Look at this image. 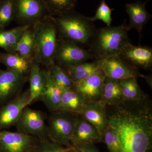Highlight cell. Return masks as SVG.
<instances>
[{
  "label": "cell",
  "mask_w": 152,
  "mask_h": 152,
  "mask_svg": "<svg viewBox=\"0 0 152 152\" xmlns=\"http://www.w3.org/2000/svg\"><path fill=\"white\" fill-rule=\"evenodd\" d=\"M109 126L121 144L120 152H151L152 110L147 98L138 101L123 100L106 107Z\"/></svg>",
  "instance_id": "1"
},
{
  "label": "cell",
  "mask_w": 152,
  "mask_h": 152,
  "mask_svg": "<svg viewBox=\"0 0 152 152\" xmlns=\"http://www.w3.org/2000/svg\"><path fill=\"white\" fill-rule=\"evenodd\" d=\"M53 17L59 38L88 50L97 29L90 18L75 10Z\"/></svg>",
  "instance_id": "2"
},
{
  "label": "cell",
  "mask_w": 152,
  "mask_h": 152,
  "mask_svg": "<svg viewBox=\"0 0 152 152\" xmlns=\"http://www.w3.org/2000/svg\"><path fill=\"white\" fill-rule=\"evenodd\" d=\"M130 30L126 22L118 26L97 29L88 48L94 61L118 56L126 44L130 42L128 36Z\"/></svg>",
  "instance_id": "3"
},
{
  "label": "cell",
  "mask_w": 152,
  "mask_h": 152,
  "mask_svg": "<svg viewBox=\"0 0 152 152\" xmlns=\"http://www.w3.org/2000/svg\"><path fill=\"white\" fill-rule=\"evenodd\" d=\"M35 48L34 58L47 67L55 64L59 36L54 21L48 15L31 26Z\"/></svg>",
  "instance_id": "4"
},
{
  "label": "cell",
  "mask_w": 152,
  "mask_h": 152,
  "mask_svg": "<svg viewBox=\"0 0 152 152\" xmlns=\"http://www.w3.org/2000/svg\"><path fill=\"white\" fill-rule=\"evenodd\" d=\"M48 118V138L66 148H72L71 140L78 114L68 111L51 112Z\"/></svg>",
  "instance_id": "5"
},
{
  "label": "cell",
  "mask_w": 152,
  "mask_h": 152,
  "mask_svg": "<svg viewBox=\"0 0 152 152\" xmlns=\"http://www.w3.org/2000/svg\"><path fill=\"white\" fill-rule=\"evenodd\" d=\"M46 118L44 112L27 106L16 124L17 132L35 137L39 140L48 138Z\"/></svg>",
  "instance_id": "6"
},
{
  "label": "cell",
  "mask_w": 152,
  "mask_h": 152,
  "mask_svg": "<svg viewBox=\"0 0 152 152\" xmlns=\"http://www.w3.org/2000/svg\"><path fill=\"white\" fill-rule=\"evenodd\" d=\"M13 20L20 26H32L50 15L43 0H12Z\"/></svg>",
  "instance_id": "7"
},
{
  "label": "cell",
  "mask_w": 152,
  "mask_h": 152,
  "mask_svg": "<svg viewBox=\"0 0 152 152\" xmlns=\"http://www.w3.org/2000/svg\"><path fill=\"white\" fill-rule=\"evenodd\" d=\"M94 61L92 55L88 49L82 48L73 42L59 38L55 57V63L66 68L88 62Z\"/></svg>",
  "instance_id": "8"
},
{
  "label": "cell",
  "mask_w": 152,
  "mask_h": 152,
  "mask_svg": "<svg viewBox=\"0 0 152 152\" xmlns=\"http://www.w3.org/2000/svg\"><path fill=\"white\" fill-rule=\"evenodd\" d=\"M106 77L121 80L130 78L144 77L138 69L125 61L118 56H114L95 61Z\"/></svg>",
  "instance_id": "9"
},
{
  "label": "cell",
  "mask_w": 152,
  "mask_h": 152,
  "mask_svg": "<svg viewBox=\"0 0 152 152\" xmlns=\"http://www.w3.org/2000/svg\"><path fill=\"white\" fill-rule=\"evenodd\" d=\"M28 80L16 72L0 69V107L20 94Z\"/></svg>",
  "instance_id": "10"
},
{
  "label": "cell",
  "mask_w": 152,
  "mask_h": 152,
  "mask_svg": "<svg viewBox=\"0 0 152 152\" xmlns=\"http://www.w3.org/2000/svg\"><path fill=\"white\" fill-rule=\"evenodd\" d=\"M39 140L18 132L0 131V152H31Z\"/></svg>",
  "instance_id": "11"
},
{
  "label": "cell",
  "mask_w": 152,
  "mask_h": 152,
  "mask_svg": "<svg viewBox=\"0 0 152 152\" xmlns=\"http://www.w3.org/2000/svg\"><path fill=\"white\" fill-rule=\"evenodd\" d=\"M28 89L0 107V131L15 126L23 109L29 105Z\"/></svg>",
  "instance_id": "12"
},
{
  "label": "cell",
  "mask_w": 152,
  "mask_h": 152,
  "mask_svg": "<svg viewBox=\"0 0 152 152\" xmlns=\"http://www.w3.org/2000/svg\"><path fill=\"white\" fill-rule=\"evenodd\" d=\"M121 58L137 69H150L152 66V48L145 46H135L129 42L119 55Z\"/></svg>",
  "instance_id": "13"
},
{
  "label": "cell",
  "mask_w": 152,
  "mask_h": 152,
  "mask_svg": "<svg viewBox=\"0 0 152 152\" xmlns=\"http://www.w3.org/2000/svg\"><path fill=\"white\" fill-rule=\"evenodd\" d=\"M78 114L95 126L102 140L104 132L109 126L105 106L99 100L88 101Z\"/></svg>",
  "instance_id": "14"
},
{
  "label": "cell",
  "mask_w": 152,
  "mask_h": 152,
  "mask_svg": "<svg viewBox=\"0 0 152 152\" xmlns=\"http://www.w3.org/2000/svg\"><path fill=\"white\" fill-rule=\"evenodd\" d=\"M105 77L102 71L99 69L88 78L74 82L73 88L87 101L99 100Z\"/></svg>",
  "instance_id": "15"
},
{
  "label": "cell",
  "mask_w": 152,
  "mask_h": 152,
  "mask_svg": "<svg viewBox=\"0 0 152 152\" xmlns=\"http://www.w3.org/2000/svg\"><path fill=\"white\" fill-rule=\"evenodd\" d=\"M102 141V139L95 126L78 115L71 140L72 147L80 144L94 145Z\"/></svg>",
  "instance_id": "16"
},
{
  "label": "cell",
  "mask_w": 152,
  "mask_h": 152,
  "mask_svg": "<svg viewBox=\"0 0 152 152\" xmlns=\"http://www.w3.org/2000/svg\"><path fill=\"white\" fill-rule=\"evenodd\" d=\"M149 1L128 3L125 6L126 12L129 18L130 28L135 29L140 36L144 26L152 18L151 15L146 9V4Z\"/></svg>",
  "instance_id": "17"
},
{
  "label": "cell",
  "mask_w": 152,
  "mask_h": 152,
  "mask_svg": "<svg viewBox=\"0 0 152 152\" xmlns=\"http://www.w3.org/2000/svg\"><path fill=\"white\" fill-rule=\"evenodd\" d=\"M28 75L30 105L37 101L40 100L41 95L45 84V71L41 69L39 64L34 58L31 63Z\"/></svg>",
  "instance_id": "18"
},
{
  "label": "cell",
  "mask_w": 152,
  "mask_h": 152,
  "mask_svg": "<svg viewBox=\"0 0 152 152\" xmlns=\"http://www.w3.org/2000/svg\"><path fill=\"white\" fill-rule=\"evenodd\" d=\"M44 71L45 84L41 95L40 100L43 102L50 112L58 110L61 103L63 91L53 81L48 71Z\"/></svg>",
  "instance_id": "19"
},
{
  "label": "cell",
  "mask_w": 152,
  "mask_h": 152,
  "mask_svg": "<svg viewBox=\"0 0 152 152\" xmlns=\"http://www.w3.org/2000/svg\"><path fill=\"white\" fill-rule=\"evenodd\" d=\"M123 100L120 80L106 77L104 80L100 102L105 106H112Z\"/></svg>",
  "instance_id": "20"
},
{
  "label": "cell",
  "mask_w": 152,
  "mask_h": 152,
  "mask_svg": "<svg viewBox=\"0 0 152 152\" xmlns=\"http://www.w3.org/2000/svg\"><path fill=\"white\" fill-rule=\"evenodd\" d=\"M31 63L17 52L0 53V63L5 66L7 69L23 75H29Z\"/></svg>",
  "instance_id": "21"
},
{
  "label": "cell",
  "mask_w": 152,
  "mask_h": 152,
  "mask_svg": "<svg viewBox=\"0 0 152 152\" xmlns=\"http://www.w3.org/2000/svg\"><path fill=\"white\" fill-rule=\"evenodd\" d=\"M88 101L73 88L63 90L58 110L68 111L78 114Z\"/></svg>",
  "instance_id": "22"
},
{
  "label": "cell",
  "mask_w": 152,
  "mask_h": 152,
  "mask_svg": "<svg viewBox=\"0 0 152 152\" xmlns=\"http://www.w3.org/2000/svg\"><path fill=\"white\" fill-rule=\"evenodd\" d=\"M29 26H19L10 30H0V48L6 53L16 52L17 45Z\"/></svg>",
  "instance_id": "23"
},
{
  "label": "cell",
  "mask_w": 152,
  "mask_h": 152,
  "mask_svg": "<svg viewBox=\"0 0 152 152\" xmlns=\"http://www.w3.org/2000/svg\"><path fill=\"white\" fill-rule=\"evenodd\" d=\"M120 84L124 100L138 101L147 98L141 89L137 78L120 80Z\"/></svg>",
  "instance_id": "24"
},
{
  "label": "cell",
  "mask_w": 152,
  "mask_h": 152,
  "mask_svg": "<svg viewBox=\"0 0 152 152\" xmlns=\"http://www.w3.org/2000/svg\"><path fill=\"white\" fill-rule=\"evenodd\" d=\"M64 69L74 82L88 78L100 69L95 61L86 62Z\"/></svg>",
  "instance_id": "25"
},
{
  "label": "cell",
  "mask_w": 152,
  "mask_h": 152,
  "mask_svg": "<svg viewBox=\"0 0 152 152\" xmlns=\"http://www.w3.org/2000/svg\"><path fill=\"white\" fill-rule=\"evenodd\" d=\"M79 0H43L49 15H61L74 10Z\"/></svg>",
  "instance_id": "26"
},
{
  "label": "cell",
  "mask_w": 152,
  "mask_h": 152,
  "mask_svg": "<svg viewBox=\"0 0 152 152\" xmlns=\"http://www.w3.org/2000/svg\"><path fill=\"white\" fill-rule=\"evenodd\" d=\"M34 41L31 27L23 34L17 45L16 52L30 62L34 59Z\"/></svg>",
  "instance_id": "27"
},
{
  "label": "cell",
  "mask_w": 152,
  "mask_h": 152,
  "mask_svg": "<svg viewBox=\"0 0 152 152\" xmlns=\"http://www.w3.org/2000/svg\"><path fill=\"white\" fill-rule=\"evenodd\" d=\"M48 68L47 71L53 81L61 90L73 88L74 82L64 68L55 63Z\"/></svg>",
  "instance_id": "28"
},
{
  "label": "cell",
  "mask_w": 152,
  "mask_h": 152,
  "mask_svg": "<svg viewBox=\"0 0 152 152\" xmlns=\"http://www.w3.org/2000/svg\"><path fill=\"white\" fill-rule=\"evenodd\" d=\"M13 20L12 0L0 1V30H4Z\"/></svg>",
  "instance_id": "29"
},
{
  "label": "cell",
  "mask_w": 152,
  "mask_h": 152,
  "mask_svg": "<svg viewBox=\"0 0 152 152\" xmlns=\"http://www.w3.org/2000/svg\"><path fill=\"white\" fill-rule=\"evenodd\" d=\"M70 148L63 146L48 138L39 140L31 152H67Z\"/></svg>",
  "instance_id": "30"
},
{
  "label": "cell",
  "mask_w": 152,
  "mask_h": 152,
  "mask_svg": "<svg viewBox=\"0 0 152 152\" xmlns=\"http://www.w3.org/2000/svg\"><path fill=\"white\" fill-rule=\"evenodd\" d=\"M103 140L110 152H120L119 139L116 133L109 125L104 132L102 138Z\"/></svg>",
  "instance_id": "31"
},
{
  "label": "cell",
  "mask_w": 152,
  "mask_h": 152,
  "mask_svg": "<svg viewBox=\"0 0 152 152\" xmlns=\"http://www.w3.org/2000/svg\"><path fill=\"white\" fill-rule=\"evenodd\" d=\"M112 10H113L106 4L105 0H102L96 11L94 16L90 18V19L93 22L97 20H102L107 26H110L112 21Z\"/></svg>",
  "instance_id": "32"
},
{
  "label": "cell",
  "mask_w": 152,
  "mask_h": 152,
  "mask_svg": "<svg viewBox=\"0 0 152 152\" xmlns=\"http://www.w3.org/2000/svg\"><path fill=\"white\" fill-rule=\"evenodd\" d=\"M73 148L77 150L80 152H100L94 145L91 144H80Z\"/></svg>",
  "instance_id": "33"
},
{
  "label": "cell",
  "mask_w": 152,
  "mask_h": 152,
  "mask_svg": "<svg viewBox=\"0 0 152 152\" xmlns=\"http://www.w3.org/2000/svg\"><path fill=\"white\" fill-rule=\"evenodd\" d=\"M67 152H80L77 150L75 148H71L69 149V150Z\"/></svg>",
  "instance_id": "34"
},
{
  "label": "cell",
  "mask_w": 152,
  "mask_h": 152,
  "mask_svg": "<svg viewBox=\"0 0 152 152\" xmlns=\"http://www.w3.org/2000/svg\"><path fill=\"white\" fill-rule=\"evenodd\" d=\"M0 1H1V0H0Z\"/></svg>",
  "instance_id": "35"
}]
</instances>
